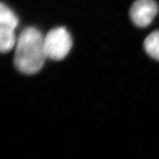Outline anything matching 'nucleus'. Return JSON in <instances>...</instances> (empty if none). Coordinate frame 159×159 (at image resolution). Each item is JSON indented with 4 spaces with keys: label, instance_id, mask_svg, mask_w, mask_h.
<instances>
[{
    "label": "nucleus",
    "instance_id": "f257e3e1",
    "mask_svg": "<svg viewBox=\"0 0 159 159\" xmlns=\"http://www.w3.org/2000/svg\"><path fill=\"white\" fill-rule=\"evenodd\" d=\"M14 63L20 72L33 75L42 69L46 59L44 36L36 28H25L17 38Z\"/></svg>",
    "mask_w": 159,
    "mask_h": 159
},
{
    "label": "nucleus",
    "instance_id": "f03ea898",
    "mask_svg": "<svg viewBox=\"0 0 159 159\" xmlns=\"http://www.w3.org/2000/svg\"><path fill=\"white\" fill-rule=\"evenodd\" d=\"M72 46V39L69 32L63 27L50 30L44 37V49L46 58L61 60L68 55Z\"/></svg>",
    "mask_w": 159,
    "mask_h": 159
},
{
    "label": "nucleus",
    "instance_id": "7ed1b4c3",
    "mask_svg": "<svg viewBox=\"0 0 159 159\" xmlns=\"http://www.w3.org/2000/svg\"><path fill=\"white\" fill-rule=\"evenodd\" d=\"M158 11L154 0H136L130 9V17L138 27L144 28L151 24Z\"/></svg>",
    "mask_w": 159,
    "mask_h": 159
},
{
    "label": "nucleus",
    "instance_id": "20e7f679",
    "mask_svg": "<svg viewBox=\"0 0 159 159\" xmlns=\"http://www.w3.org/2000/svg\"><path fill=\"white\" fill-rule=\"evenodd\" d=\"M17 25L18 18L15 13L2 2L0 6V29L14 31L16 29Z\"/></svg>",
    "mask_w": 159,
    "mask_h": 159
},
{
    "label": "nucleus",
    "instance_id": "39448f33",
    "mask_svg": "<svg viewBox=\"0 0 159 159\" xmlns=\"http://www.w3.org/2000/svg\"><path fill=\"white\" fill-rule=\"evenodd\" d=\"M144 48L149 56L159 61V31L151 33L145 38Z\"/></svg>",
    "mask_w": 159,
    "mask_h": 159
},
{
    "label": "nucleus",
    "instance_id": "423d86ee",
    "mask_svg": "<svg viewBox=\"0 0 159 159\" xmlns=\"http://www.w3.org/2000/svg\"><path fill=\"white\" fill-rule=\"evenodd\" d=\"M17 38L13 30L0 29V50L3 53L9 52L16 47Z\"/></svg>",
    "mask_w": 159,
    "mask_h": 159
}]
</instances>
